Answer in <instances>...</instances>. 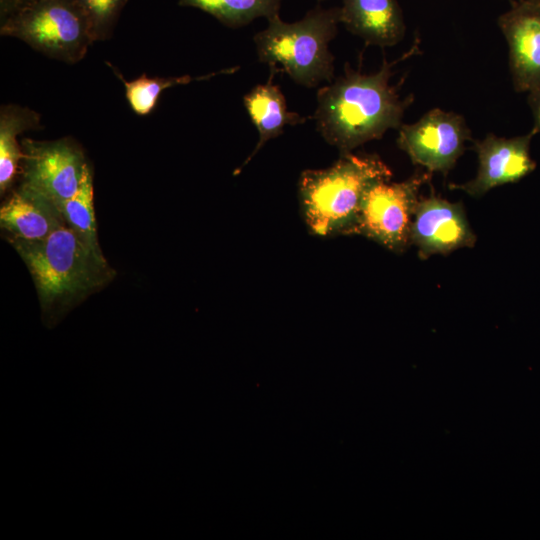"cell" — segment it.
Segmentation results:
<instances>
[{"mask_svg":"<svg viewBox=\"0 0 540 540\" xmlns=\"http://www.w3.org/2000/svg\"><path fill=\"white\" fill-rule=\"evenodd\" d=\"M509 49V67L517 92L540 86V0H517L497 20Z\"/></svg>","mask_w":540,"mask_h":540,"instance_id":"cell-11","label":"cell"},{"mask_svg":"<svg viewBox=\"0 0 540 540\" xmlns=\"http://www.w3.org/2000/svg\"><path fill=\"white\" fill-rule=\"evenodd\" d=\"M0 34L69 64L81 61L94 43L77 0H34L1 18Z\"/></svg>","mask_w":540,"mask_h":540,"instance_id":"cell-5","label":"cell"},{"mask_svg":"<svg viewBox=\"0 0 540 540\" xmlns=\"http://www.w3.org/2000/svg\"><path fill=\"white\" fill-rule=\"evenodd\" d=\"M9 242L26 264L45 311L67 306L115 276L103 254L93 251L66 224L42 240L9 237Z\"/></svg>","mask_w":540,"mask_h":540,"instance_id":"cell-2","label":"cell"},{"mask_svg":"<svg viewBox=\"0 0 540 540\" xmlns=\"http://www.w3.org/2000/svg\"><path fill=\"white\" fill-rule=\"evenodd\" d=\"M340 24L365 43L380 47L398 44L406 25L397 0H341Z\"/></svg>","mask_w":540,"mask_h":540,"instance_id":"cell-12","label":"cell"},{"mask_svg":"<svg viewBox=\"0 0 540 540\" xmlns=\"http://www.w3.org/2000/svg\"><path fill=\"white\" fill-rule=\"evenodd\" d=\"M339 24L340 7L317 5L293 23L276 15L253 38L258 59L270 66L271 74L286 73L301 86L313 88L330 83L334 56L329 42L337 35Z\"/></svg>","mask_w":540,"mask_h":540,"instance_id":"cell-4","label":"cell"},{"mask_svg":"<svg viewBox=\"0 0 540 540\" xmlns=\"http://www.w3.org/2000/svg\"><path fill=\"white\" fill-rule=\"evenodd\" d=\"M273 75H270L266 83L255 86L243 98L244 106L258 131L259 139L242 167H245L267 141L281 135L285 126L303 124L307 120L306 117L288 110L280 87L272 82Z\"/></svg>","mask_w":540,"mask_h":540,"instance_id":"cell-14","label":"cell"},{"mask_svg":"<svg viewBox=\"0 0 540 540\" xmlns=\"http://www.w3.org/2000/svg\"><path fill=\"white\" fill-rule=\"evenodd\" d=\"M511 1H512V2H515V1H517V0H511Z\"/></svg>","mask_w":540,"mask_h":540,"instance_id":"cell-23","label":"cell"},{"mask_svg":"<svg viewBox=\"0 0 540 540\" xmlns=\"http://www.w3.org/2000/svg\"><path fill=\"white\" fill-rule=\"evenodd\" d=\"M114 74L121 80L125 87V97L130 108L140 116L151 113L157 105L161 93L170 87L187 85L193 81L206 80L211 77L233 73L237 67L227 68L207 75L193 77L191 75L171 76V77H149L145 74L132 81L123 78L118 69L111 63H107Z\"/></svg>","mask_w":540,"mask_h":540,"instance_id":"cell-16","label":"cell"},{"mask_svg":"<svg viewBox=\"0 0 540 540\" xmlns=\"http://www.w3.org/2000/svg\"><path fill=\"white\" fill-rule=\"evenodd\" d=\"M94 42L109 39L128 0H77Z\"/></svg>","mask_w":540,"mask_h":540,"instance_id":"cell-19","label":"cell"},{"mask_svg":"<svg viewBox=\"0 0 540 540\" xmlns=\"http://www.w3.org/2000/svg\"><path fill=\"white\" fill-rule=\"evenodd\" d=\"M528 105L534 118L533 128L540 132V86L528 92Z\"/></svg>","mask_w":540,"mask_h":540,"instance_id":"cell-20","label":"cell"},{"mask_svg":"<svg viewBox=\"0 0 540 540\" xmlns=\"http://www.w3.org/2000/svg\"><path fill=\"white\" fill-rule=\"evenodd\" d=\"M537 131L512 138L498 137L492 133L474 143L478 156L476 176L463 184H450L451 190H461L472 197H481L491 189L514 183L536 168L530 155V144Z\"/></svg>","mask_w":540,"mask_h":540,"instance_id":"cell-9","label":"cell"},{"mask_svg":"<svg viewBox=\"0 0 540 540\" xmlns=\"http://www.w3.org/2000/svg\"><path fill=\"white\" fill-rule=\"evenodd\" d=\"M398 61L383 60L373 74H362L349 66L344 74L319 88L312 119L323 139L341 154L372 140L389 129H399L412 98L401 99L390 84Z\"/></svg>","mask_w":540,"mask_h":540,"instance_id":"cell-1","label":"cell"},{"mask_svg":"<svg viewBox=\"0 0 540 540\" xmlns=\"http://www.w3.org/2000/svg\"><path fill=\"white\" fill-rule=\"evenodd\" d=\"M21 147L22 185L60 209L80 185L87 164L82 148L69 137L52 141L24 138Z\"/></svg>","mask_w":540,"mask_h":540,"instance_id":"cell-7","label":"cell"},{"mask_svg":"<svg viewBox=\"0 0 540 540\" xmlns=\"http://www.w3.org/2000/svg\"><path fill=\"white\" fill-rule=\"evenodd\" d=\"M471 131L464 117L433 108L414 123L399 127L397 144L413 164L446 175L464 153Z\"/></svg>","mask_w":540,"mask_h":540,"instance_id":"cell-8","label":"cell"},{"mask_svg":"<svg viewBox=\"0 0 540 540\" xmlns=\"http://www.w3.org/2000/svg\"><path fill=\"white\" fill-rule=\"evenodd\" d=\"M34 0H0V19Z\"/></svg>","mask_w":540,"mask_h":540,"instance_id":"cell-21","label":"cell"},{"mask_svg":"<svg viewBox=\"0 0 540 540\" xmlns=\"http://www.w3.org/2000/svg\"><path fill=\"white\" fill-rule=\"evenodd\" d=\"M41 127L36 111L17 104H5L0 109V192L3 195L12 185L23 153L18 135Z\"/></svg>","mask_w":540,"mask_h":540,"instance_id":"cell-15","label":"cell"},{"mask_svg":"<svg viewBox=\"0 0 540 540\" xmlns=\"http://www.w3.org/2000/svg\"><path fill=\"white\" fill-rule=\"evenodd\" d=\"M64 221L93 251L102 254L93 205V172L87 163L75 194L60 208Z\"/></svg>","mask_w":540,"mask_h":540,"instance_id":"cell-18","label":"cell"},{"mask_svg":"<svg viewBox=\"0 0 540 540\" xmlns=\"http://www.w3.org/2000/svg\"><path fill=\"white\" fill-rule=\"evenodd\" d=\"M0 224L10 237L36 241L66 223L53 202L21 184L2 205Z\"/></svg>","mask_w":540,"mask_h":540,"instance_id":"cell-13","label":"cell"},{"mask_svg":"<svg viewBox=\"0 0 540 540\" xmlns=\"http://www.w3.org/2000/svg\"><path fill=\"white\" fill-rule=\"evenodd\" d=\"M392 171L376 154H341L325 169L301 173L298 192L304 220L318 236L351 235L363 198Z\"/></svg>","mask_w":540,"mask_h":540,"instance_id":"cell-3","label":"cell"},{"mask_svg":"<svg viewBox=\"0 0 540 540\" xmlns=\"http://www.w3.org/2000/svg\"><path fill=\"white\" fill-rule=\"evenodd\" d=\"M430 172L417 171L402 182L381 180L366 192L351 234L371 239L402 253L411 245V226L420 187Z\"/></svg>","mask_w":540,"mask_h":540,"instance_id":"cell-6","label":"cell"},{"mask_svg":"<svg viewBox=\"0 0 540 540\" xmlns=\"http://www.w3.org/2000/svg\"><path fill=\"white\" fill-rule=\"evenodd\" d=\"M318 2L326 1V0H317Z\"/></svg>","mask_w":540,"mask_h":540,"instance_id":"cell-22","label":"cell"},{"mask_svg":"<svg viewBox=\"0 0 540 540\" xmlns=\"http://www.w3.org/2000/svg\"><path fill=\"white\" fill-rule=\"evenodd\" d=\"M410 239L417 247L418 256L424 260L473 247L476 235L461 202H450L431 194L420 198L416 205Z\"/></svg>","mask_w":540,"mask_h":540,"instance_id":"cell-10","label":"cell"},{"mask_svg":"<svg viewBox=\"0 0 540 540\" xmlns=\"http://www.w3.org/2000/svg\"><path fill=\"white\" fill-rule=\"evenodd\" d=\"M282 0H178L184 7L200 9L229 28H240L259 17L279 15Z\"/></svg>","mask_w":540,"mask_h":540,"instance_id":"cell-17","label":"cell"}]
</instances>
